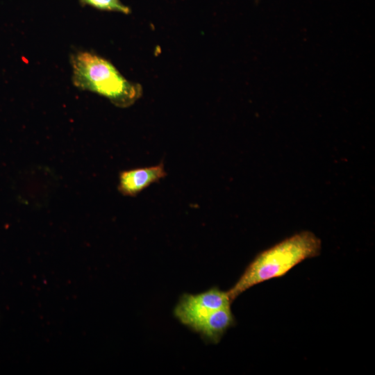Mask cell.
<instances>
[{
  "label": "cell",
  "mask_w": 375,
  "mask_h": 375,
  "mask_svg": "<svg viewBox=\"0 0 375 375\" xmlns=\"http://www.w3.org/2000/svg\"><path fill=\"white\" fill-rule=\"evenodd\" d=\"M322 242L313 233L299 232L259 253L228 291L232 300L251 287L285 275L302 261L319 255Z\"/></svg>",
  "instance_id": "1"
},
{
  "label": "cell",
  "mask_w": 375,
  "mask_h": 375,
  "mask_svg": "<svg viewBox=\"0 0 375 375\" xmlns=\"http://www.w3.org/2000/svg\"><path fill=\"white\" fill-rule=\"evenodd\" d=\"M70 62L76 88L103 96L117 107H128L142 95L140 85L126 79L109 60L93 52H76Z\"/></svg>",
  "instance_id": "2"
},
{
  "label": "cell",
  "mask_w": 375,
  "mask_h": 375,
  "mask_svg": "<svg viewBox=\"0 0 375 375\" xmlns=\"http://www.w3.org/2000/svg\"><path fill=\"white\" fill-rule=\"evenodd\" d=\"M231 303L228 291L213 288L197 294H183L175 307L174 315L182 324L192 329L212 312L228 308Z\"/></svg>",
  "instance_id": "3"
},
{
  "label": "cell",
  "mask_w": 375,
  "mask_h": 375,
  "mask_svg": "<svg viewBox=\"0 0 375 375\" xmlns=\"http://www.w3.org/2000/svg\"><path fill=\"white\" fill-rule=\"evenodd\" d=\"M167 173L162 162L156 166L137 168L120 172L119 192L128 197H135L153 183L165 178Z\"/></svg>",
  "instance_id": "4"
},
{
  "label": "cell",
  "mask_w": 375,
  "mask_h": 375,
  "mask_svg": "<svg viewBox=\"0 0 375 375\" xmlns=\"http://www.w3.org/2000/svg\"><path fill=\"white\" fill-rule=\"evenodd\" d=\"M234 324L235 318L231 308L228 307L215 310L197 324L192 330L208 341L217 343Z\"/></svg>",
  "instance_id": "5"
},
{
  "label": "cell",
  "mask_w": 375,
  "mask_h": 375,
  "mask_svg": "<svg viewBox=\"0 0 375 375\" xmlns=\"http://www.w3.org/2000/svg\"><path fill=\"white\" fill-rule=\"evenodd\" d=\"M82 6H89L103 11L119 12L125 15L131 12L130 8L120 0H79Z\"/></svg>",
  "instance_id": "6"
},
{
  "label": "cell",
  "mask_w": 375,
  "mask_h": 375,
  "mask_svg": "<svg viewBox=\"0 0 375 375\" xmlns=\"http://www.w3.org/2000/svg\"><path fill=\"white\" fill-rule=\"evenodd\" d=\"M258 1H259V0H256V3H258Z\"/></svg>",
  "instance_id": "7"
}]
</instances>
